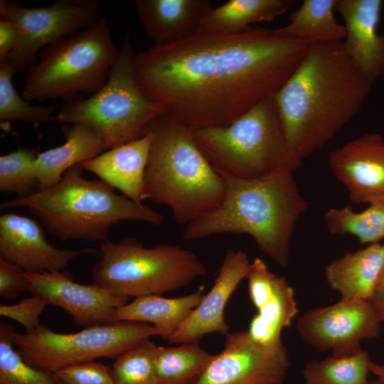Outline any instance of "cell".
Wrapping results in <instances>:
<instances>
[{"mask_svg":"<svg viewBox=\"0 0 384 384\" xmlns=\"http://www.w3.org/2000/svg\"><path fill=\"white\" fill-rule=\"evenodd\" d=\"M309 43L260 27L197 32L135 53L133 70L145 95L189 128L221 127L274 97Z\"/></svg>","mask_w":384,"mask_h":384,"instance_id":"6da1fadb","label":"cell"},{"mask_svg":"<svg viewBox=\"0 0 384 384\" xmlns=\"http://www.w3.org/2000/svg\"><path fill=\"white\" fill-rule=\"evenodd\" d=\"M371 87L347 55L343 41L310 43L274 97L294 154L302 161L324 146L361 111Z\"/></svg>","mask_w":384,"mask_h":384,"instance_id":"7a4b0ae2","label":"cell"},{"mask_svg":"<svg viewBox=\"0 0 384 384\" xmlns=\"http://www.w3.org/2000/svg\"><path fill=\"white\" fill-rule=\"evenodd\" d=\"M292 173L279 171L252 179L222 176L225 186L222 202L186 225L183 238L197 240L220 234H246L265 255L287 267L295 225L308 208Z\"/></svg>","mask_w":384,"mask_h":384,"instance_id":"3957f363","label":"cell"},{"mask_svg":"<svg viewBox=\"0 0 384 384\" xmlns=\"http://www.w3.org/2000/svg\"><path fill=\"white\" fill-rule=\"evenodd\" d=\"M148 130L152 142L142 201L166 206L184 226L216 208L225 181L196 144L193 129L166 112Z\"/></svg>","mask_w":384,"mask_h":384,"instance_id":"277c9868","label":"cell"},{"mask_svg":"<svg viewBox=\"0 0 384 384\" xmlns=\"http://www.w3.org/2000/svg\"><path fill=\"white\" fill-rule=\"evenodd\" d=\"M82 170L80 164L75 165L54 186L4 201L0 208H27L49 233L63 241L104 242L111 228L124 220L164 223L162 213L117 194L101 180L84 178Z\"/></svg>","mask_w":384,"mask_h":384,"instance_id":"5b68a950","label":"cell"},{"mask_svg":"<svg viewBox=\"0 0 384 384\" xmlns=\"http://www.w3.org/2000/svg\"><path fill=\"white\" fill-rule=\"evenodd\" d=\"M193 132L196 144L221 176L257 178L279 171L294 172L302 162L290 149L274 97L228 125Z\"/></svg>","mask_w":384,"mask_h":384,"instance_id":"8992f818","label":"cell"},{"mask_svg":"<svg viewBox=\"0 0 384 384\" xmlns=\"http://www.w3.org/2000/svg\"><path fill=\"white\" fill-rule=\"evenodd\" d=\"M105 16L41 50L28 68L21 96L28 101L70 100L106 83L119 55Z\"/></svg>","mask_w":384,"mask_h":384,"instance_id":"52a82bcc","label":"cell"},{"mask_svg":"<svg viewBox=\"0 0 384 384\" xmlns=\"http://www.w3.org/2000/svg\"><path fill=\"white\" fill-rule=\"evenodd\" d=\"M134 54L126 34L105 85L88 98L77 95L65 100L55 122L90 126L100 134L106 150L144 136L166 110L151 101L138 85L133 70Z\"/></svg>","mask_w":384,"mask_h":384,"instance_id":"ba28073f","label":"cell"},{"mask_svg":"<svg viewBox=\"0 0 384 384\" xmlns=\"http://www.w3.org/2000/svg\"><path fill=\"white\" fill-rule=\"evenodd\" d=\"M207 273L205 264L191 250L157 244L146 247L134 238L105 241L93 265V283L126 297L161 295L175 291Z\"/></svg>","mask_w":384,"mask_h":384,"instance_id":"9c48e42d","label":"cell"},{"mask_svg":"<svg viewBox=\"0 0 384 384\" xmlns=\"http://www.w3.org/2000/svg\"><path fill=\"white\" fill-rule=\"evenodd\" d=\"M158 335L153 326L134 321L96 325L72 334L56 333L41 324L31 333H16L14 343L27 363L55 373L99 358L116 359Z\"/></svg>","mask_w":384,"mask_h":384,"instance_id":"30bf717a","label":"cell"},{"mask_svg":"<svg viewBox=\"0 0 384 384\" xmlns=\"http://www.w3.org/2000/svg\"><path fill=\"white\" fill-rule=\"evenodd\" d=\"M100 3L96 0H59L46 7H25L0 1V18L11 21L18 31V43L4 63L14 74L30 68L45 48L73 35L97 21Z\"/></svg>","mask_w":384,"mask_h":384,"instance_id":"8fae6325","label":"cell"},{"mask_svg":"<svg viewBox=\"0 0 384 384\" xmlns=\"http://www.w3.org/2000/svg\"><path fill=\"white\" fill-rule=\"evenodd\" d=\"M380 324L369 301L341 299L308 311L299 318L297 328L311 347L343 353L361 348L363 340L376 338Z\"/></svg>","mask_w":384,"mask_h":384,"instance_id":"7c38bea8","label":"cell"},{"mask_svg":"<svg viewBox=\"0 0 384 384\" xmlns=\"http://www.w3.org/2000/svg\"><path fill=\"white\" fill-rule=\"evenodd\" d=\"M290 366L283 344L267 348L247 330L225 335L223 351L213 358L195 384H283Z\"/></svg>","mask_w":384,"mask_h":384,"instance_id":"4fadbf2b","label":"cell"},{"mask_svg":"<svg viewBox=\"0 0 384 384\" xmlns=\"http://www.w3.org/2000/svg\"><path fill=\"white\" fill-rule=\"evenodd\" d=\"M28 292L62 308L78 326L90 327L114 322L116 309L129 298L115 294L95 283L83 284L62 272H26Z\"/></svg>","mask_w":384,"mask_h":384,"instance_id":"5bb4252c","label":"cell"},{"mask_svg":"<svg viewBox=\"0 0 384 384\" xmlns=\"http://www.w3.org/2000/svg\"><path fill=\"white\" fill-rule=\"evenodd\" d=\"M245 279L249 297L257 310L247 330L248 334L262 347L282 346V333L298 313L294 289L260 257L250 262Z\"/></svg>","mask_w":384,"mask_h":384,"instance_id":"9a60e30c","label":"cell"},{"mask_svg":"<svg viewBox=\"0 0 384 384\" xmlns=\"http://www.w3.org/2000/svg\"><path fill=\"white\" fill-rule=\"evenodd\" d=\"M92 248L62 250L50 244L37 220L9 212L0 216V258L32 273L62 272Z\"/></svg>","mask_w":384,"mask_h":384,"instance_id":"2e32d148","label":"cell"},{"mask_svg":"<svg viewBox=\"0 0 384 384\" xmlns=\"http://www.w3.org/2000/svg\"><path fill=\"white\" fill-rule=\"evenodd\" d=\"M329 164L354 203L384 200V139L368 133L334 150Z\"/></svg>","mask_w":384,"mask_h":384,"instance_id":"e0dca14e","label":"cell"},{"mask_svg":"<svg viewBox=\"0 0 384 384\" xmlns=\"http://www.w3.org/2000/svg\"><path fill=\"white\" fill-rule=\"evenodd\" d=\"M250 262L245 252L228 249L211 289L169 343H198L208 334H228L230 327L225 319V307L240 282L245 279Z\"/></svg>","mask_w":384,"mask_h":384,"instance_id":"ac0fdd59","label":"cell"},{"mask_svg":"<svg viewBox=\"0 0 384 384\" xmlns=\"http://www.w3.org/2000/svg\"><path fill=\"white\" fill-rule=\"evenodd\" d=\"M381 0H336L343 21V48L360 73L372 85L384 78V33L378 32Z\"/></svg>","mask_w":384,"mask_h":384,"instance_id":"d6986e66","label":"cell"},{"mask_svg":"<svg viewBox=\"0 0 384 384\" xmlns=\"http://www.w3.org/2000/svg\"><path fill=\"white\" fill-rule=\"evenodd\" d=\"M152 142L150 131L142 137L106 150L80 164L83 169L120 191L131 201L142 203L146 168Z\"/></svg>","mask_w":384,"mask_h":384,"instance_id":"ffe728a7","label":"cell"},{"mask_svg":"<svg viewBox=\"0 0 384 384\" xmlns=\"http://www.w3.org/2000/svg\"><path fill=\"white\" fill-rule=\"evenodd\" d=\"M134 4L154 45L175 43L197 33L211 9L208 0H136Z\"/></svg>","mask_w":384,"mask_h":384,"instance_id":"44dd1931","label":"cell"},{"mask_svg":"<svg viewBox=\"0 0 384 384\" xmlns=\"http://www.w3.org/2000/svg\"><path fill=\"white\" fill-rule=\"evenodd\" d=\"M384 269V243H375L331 261L325 269L329 285L341 299L370 301Z\"/></svg>","mask_w":384,"mask_h":384,"instance_id":"7402d4cb","label":"cell"},{"mask_svg":"<svg viewBox=\"0 0 384 384\" xmlns=\"http://www.w3.org/2000/svg\"><path fill=\"white\" fill-rule=\"evenodd\" d=\"M63 130L65 141L62 145L38 154L36 166L39 190L54 186L68 169L106 151L102 137L90 126L68 124Z\"/></svg>","mask_w":384,"mask_h":384,"instance_id":"603a6c76","label":"cell"},{"mask_svg":"<svg viewBox=\"0 0 384 384\" xmlns=\"http://www.w3.org/2000/svg\"><path fill=\"white\" fill-rule=\"evenodd\" d=\"M204 294V287H201L193 293L176 298H166L161 295L137 297L116 309L114 321L151 324L157 330L158 336L169 341L198 305Z\"/></svg>","mask_w":384,"mask_h":384,"instance_id":"cb8c5ba5","label":"cell"},{"mask_svg":"<svg viewBox=\"0 0 384 384\" xmlns=\"http://www.w3.org/2000/svg\"><path fill=\"white\" fill-rule=\"evenodd\" d=\"M290 0H229L209 10L198 32L231 33L270 22L289 11Z\"/></svg>","mask_w":384,"mask_h":384,"instance_id":"d4e9b609","label":"cell"},{"mask_svg":"<svg viewBox=\"0 0 384 384\" xmlns=\"http://www.w3.org/2000/svg\"><path fill=\"white\" fill-rule=\"evenodd\" d=\"M336 0H304L287 24L274 29L282 36L309 43L343 41L346 31L334 16Z\"/></svg>","mask_w":384,"mask_h":384,"instance_id":"484cf974","label":"cell"},{"mask_svg":"<svg viewBox=\"0 0 384 384\" xmlns=\"http://www.w3.org/2000/svg\"><path fill=\"white\" fill-rule=\"evenodd\" d=\"M371 359L361 348L307 362L302 370L304 384H367Z\"/></svg>","mask_w":384,"mask_h":384,"instance_id":"4316f807","label":"cell"},{"mask_svg":"<svg viewBox=\"0 0 384 384\" xmlns=\"http://www.w3.org/2000/svg\"><path fill=\"white\" fill-rule=\"evenodd\" d=\"M213 358L198 343L158 346L155 365L160 384H195Z\"/></svg>","mask_w":384,"mask_h":384,"instance_id":"83f0119b","label":"cell"},{"mask_svg":"<svg viewBox=\"0 0 384 384\" xmlns=\"http://www.w3.org/2000/svg\"><path fill=\"white\" fill-rule=\"evenodd\" d=\"M329 232L351 235L362 244H375L384 239V200L370 204L361 212L347 206L329 208L324 215Z\"/></svg>","mask_w":384,"mask_h":384,"instance_id":"f1b7e54d","label":"cell"},{"mask_svg":"<svg viewBox=\"0 0 384 384\" xmlns=\"http://www.w3.org/2000/svg\"><path fill=\"white\" fill-rule=\"evenodd\" d=\"M16 332L7 323L0 324V380L7 384H63L55 373L27 363L14 349Z\"/></svg>","mask_w":384,"mask_h":384,"instance_id":"f546056e","label":"cell"},{"mask_svg":"<svg viewBox=\"0 0 384 384\" xmlns=\"http://www.w3.org/2000/svg\"><path fill=\"white\" fill-rule=\"evenodd\" d=\"M14 73L6 64H0V122L9 127L14 121L36 124L55 121V108L50 106H35L20 95L15 89L12 78Z\"/></svg>","mask_w":384,"mask_h":384,"instance_id":"4dcf8cb0","label":"cell"},{"mask_svg":"<svg viewBox=\"0 0 384 384\" xmlns=\"http://www.w3.org/2000/svg\"><path fill=\"white\" fill-rule=\"evenodd\" d=\"M38 153L19 148L0 156V191L29 196L39 190L36 162Z\"/></svg>","mask_w":384,"mask_h":384,"instance_id":"1f68e13d","label":"cell"},{"mask_svg":"<svg viewBox=\"0 0 384 384\" xmlns=\"http://www.w3.org/2000/svg\"><path fill=\"white\" fill-rule=\"evenodd\" d=\"M157 347L149 339L116 358L112 366L114 384H160L155 365Z\"/></svg>","mask_w":384,"mask_h":384,"instance_id":"d6a6232c","label":"cell"},{"mask_svg":"<svg viewBox=\"0 0 384 384\" xmlns=\"http://www.w3.org/2000/svg\"><path fill=\"white\" fill-rule=\"evenodd\" d=\"M55 374L63 384H114L112 368L95 361L65 367Z\"/></svg>","mask_w":384,"mask_h":384,"instance_id":"836d02e7","label":"cell"},{"mask_svg":"<svg viewBox=\"0 0 384 384\" xmlns=\"http://www.w3.org/2000/svg\"><path fill=\"white\" fill-rule=\"evenodd\" d=\"M48 305L43 297L31 294L14 304H0V315L17 321L26 333H31L41 325L40 316Z\"/></svg>","mask_w":384,"mask_h":384,"instance_id":"e575fe53","label":"cell"},{"mask_svg":"<svg viewBox=\"0 0 384 384\" xmlns=\"http://www.w3.org/2000/svg\"><path fill=\"white\" fill-rule=\"evenodd\" d=\"M28 290L26 272L20 267L0 258V296L15 299Z\"/></svg>","mask_w":384,"mask_h":384,"instance_id":"d590c367","label":"cell"},{"mask_svg":"<svg viewBox=\"0 0 384 384\" xmlns=\"http://www.w3.org/2000/svg\"><path fill=\"white\" fill-rule=\"evenodd\" d=\"M18 31L11 21L0 18V63L6 60L18 43Z\"/></svg>","mask_w":384,"mask_h":384,"instance_id":"8d00e7d4","label":"cell"},{"mask_svg":"<svg viewBox=\"0 0 384 384\" xmlns=\"http://www.w3.org/2000/svg\"><path fill=\"white\" fill-rule=\"evenodd\" d=\"M381 323L384 322V286L378 289L369 301Z\"/></svg>","mask_w":384,"mask_h":384,"instance_id":"74e56055","label":"cell"},{"mask_svg":"<svg viewBox=\"0 0 384 384\" xmlns=\"http://www.w3.org/2000/svg\"><path fill=\"white\" fill-rule=\"evenodd\" d=\"M370 373L376 377V380L381 384H384V363H376L373 361L370 365Z\"/></svg>","mask_w":384,"mask_h":384,"instance_id":"f35d334b","label":"cell"},{"mask_svg":"<svg viewBox=\"0 0 384 384\" xmlns=\"http://www.w3.org/2000/svg\"><path fill=\"white\" fill-rule=\"evenodd\" d=\"M383 286H384V269H383V273H382L380 279V282H379L378 289L380 288Z\"/></svg>","mask_w":384,"mask_h":384,"instance_id":"ab89813d","label":"cell"},{"mask_svg":"<svg viewBox=\"0 0 384 384\" xmlns=\"http://www.w3.org/2000/svg\"><path fill=\"white\" fill-rule=\"evenodd\" d=\"M367 384H381L377 380L375 381H368Z\"/></svg>","mask_w":384,"mask_h":384,"instance_id":"60d3db41","label":"cell"},{"mask_svg":"<svg viewBox=\"0 0 384 384\" xmlns=\"http://www.w3.org/2000/svg\"><path fill=\"white\" fill-rule=\"evenodd\" d=\"M0 384H7V383H6L5 382H4L2 380H0Z\"/></svg>","mask_w":384,"mask_h":384,"instance_id":"b9f144b4","label":"cell"}]
</instances>
